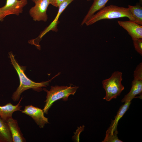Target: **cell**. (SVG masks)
I'll use <instances>...</instances> for the list:
<instances>
[{"label":"cell","mask_w":142,"mask_h":142,"mask_svg":"<svg viewBox=\"0 0 142 142\" xmlns=\"http://www.w3.org/2000/svg\"><path fill=\"white\" fill-rule=\"evenodd\" d=\"M66 0H49L50 4L56 7L60 5Z\"/></svg>","instance_id":"obj_19"},{"label":"cell","mask_w":142,"mask_h":142,"mask_svg":"<svg viewBox=\"0 0 142 142\" xmlns=\"http://www.w3.org/2000/svg\"><path fill=\"white\" fill-rule=\"evenodd\" d=\"M119 25L125 30L133 40L142 38V26L130 21H118Z\"/></svg>","instance_id":"obj_9"},{"label":"cell","mask_w":142,"mask_h":142,"mask_svg":"<svg viewBox=\"0 0 142 142\" xmlns=\"http://www.w3.org/2000/svg\"><path fill=\"white\" fill-rule=\"evenodd\" d=\"M122 73L119 71L113 73L111 77L102 82L103 87L105 89L106 95L103 99L110 101L113 99H116L119 95L124 89L121 81Z\"/></svg>","instance_id":"obj_4"},{"label":"cell","mask_w":142,"mask_h":142,"mask_svg":"<svg viewBox=\"0 0 142 142\" xmlns=\"http://www.w3.org/2000/svg\"><path fill=\"white\" fill-rule=\"evenodd\" d=\"M128 8L134 19V22L142 25V7L141 4L137 3L135 5H128Z\"/></svg>","instance_id":"obj_16"},{"label":"cell","mask_w":142,"mask_h":142,"mask_svg":"<svg viewBox=\"0 0 142 142\" xmlns=\"http://www.w3.org/2000/svg\"><path fill=\"white\" fill-rule=\"evenodd\" d=\"M29 10V13L35 21H47L48 16L47 11L50 4L49 0H38Z\"/></svg>","instance_id":"obj_6"},{"label":"cell","mask_w":142,"mask_h":142,"mask_svg":"<svg viewBox=\"0 0 142 142\" xmlns=\"http://www.w3.org/2000/svg\"><path fill=\"white\" fill-rule=\"evenodd\" d=\"M134 79L132 82L131 87L129 92L124 97L121 102L125 103L131 100L137 95L140 94L142 92V63L137 66L134 73Z\"/></svg>","instance_id":"obj_5"},{"label":"cell","mask_w":142,"mask_h":142,"mask_svg":"<svg viewBox=\"0 0 142 142\" xmlns=\"http://www.w3.org/2000/svg\"><path fill=\"white\" fill-rule=\"evenodd\" d=\"M23 99L22 97L18 103L14 105L11 103L7 104L2 106H0V117L4 120L6 121L9 118L12 117L13 113L16 111H20L22 106L20 105Z\"/></svg>","instance_id":"obj_11"},{"label":"cell","mask_w":142,"mask_h":142,"mask_svg":"<svg viewBox=\"0 0 142 142\" xmlns=\"http://www.w3.org/2000/svg\"><path fill=\"white\" fill-rule=\"evenodd\" d=\"M131 101H129L125 102L119 109L114 120H112L111 123L108 128L112 132L118 131L117 126L118 121L129 108Z\"/></svg>","instance_id":"obj_14"},{"label":"cell","mask_w":142,"mask_h":142,"mask_svg":"<svg viewBox=\"0 0 142 142\" xmlns=\"http://www.w3.org/2000/svg\"><path fill=\"white\" fill-rule=\"evenodd\" d=\"M91 0H87V1H91Z\"/></svg>","instance_id":"obj_23"},{"label":"cell","mask_w":142,"mask_h":142,"mask_svg":"<svg viewBox=\"0 0 142 142\" xmlns=\"http://www.w3.org/2000/svg\"><path fill=\"white\" fill-rule=\"evenodd\" d=\"M21 111L32 118L40 128H43L45 124L49 123L48 118L44 115L43 110L37 107L32 105H26Z\"/></svg>","instance_id":"obj_7"},{"label":"cell","mask_w":142,"mask_h":142,"mask_svg":"<svg viewBox=\"0 0 142 142\" xmlns=\"http://www.w3.org/2000/svg\"><path fill=\"white\" fill-rule=\"evenodd\" d=\"M78 86L72 87L65 86H51L49 90L45 88L43 89L47 93L45 104L43 109L44 113L47 114L53 103L56 101L62 99L64 101L68 100L70 95H74L79 88Z\"/></svg>","instance_id":"obj_3"},{"label":"cell","mask_w":142,"mask_h":142,"mask_svg":"<svg viewBox=\"0 0 142 142\" xmlns=\"http://www.w3.org/2000/svg\"><path fill=\"white\" fill-rule=\"evenodd\" d=\"M8 126L13 142H25L26 141L19 127L17 121L11 117L6 121Z\"/></svg>","instance_id":"obj_10"},{"label":"cell","mask_w":142,"mask_h":142,"mask_svg":"<svg viewBox=\"0 0 142 142\" xmlns=\"http://www.w3.org/2000/svg\"><path fill=\"white\" fill-rule=\"evenodd\" d=\"M139 3L141 4L142 3V0H139Z\"/></svg>","instance_id":"obj_22"},{"label":"cell","mask_w":142,"mask_h":142,"mask_svg":"<svg viewBox=\"0 0 142 142\" xmlns=\"http://www.w3.org/2000/svg\"><path fill=\"white\" fill-rule=\"evenodd\" d=\"M0 142H13L9 129L7 122L0 117Z\"/></svg>","instance_id":"obj_15"},{"label":"cell","mask_w":142,"mask_h":142,"mask_svg":"<svg viewBox=\"0 0 142 142\" xmlns=\"http://www.w3.org/2000/svg\"><path fill=\"white\" fill-rule=\"evenodd\" d=\"M38 0H32V1L34 3L36 2Z\"/></svg>","instance_id":"obj_21"},{"label":"cell","mask_w":142,"mask_h":142,"mask_svg":"<svg viewBox=\"0 0 142 142\" xmlns=\"http://www.w3.org/2000/svg\"><path fill=\"white\" fill-rule=\"evenodd\" d=\"M27 3V0H6L5 4L0 9L5 17L11 14L18 16Z\"/></svg>","instance_id":"obj_8"},{"label":"cell","mask_w":142,"mask_h":142,"mask_svg":"<svg viewBox=\"0 0 142 142\" xmlns=\"http://www.w3.org/2000/svg\"><path fill=\"white\" fill-rule=\"evenodd\" d=\"M109 0H93V2L88 13L83 19L81 25L85 24L87 21L96 12L99 11L105 6Z\"/></svg>","instance_id":"obj_13"},{"label":"cell","mask_w":142,"mask_h":142,"mask_svg":"<svg viewBox=\"0 0 142 142\" xmlns=\"http://www.w3.org/2000/svg\"><path fill=\"white\" fill-rule=\"evenodd\" d=\"M118 133H112L108 130L106 131L105 136L102 142H122L118 137Z\"/></svg>","instance_id":"obj_17"},{"label":"cell","mask_w":142,"mask_h":142,"mask_svg":"<svg viewBox=\"0 0 142 142\" xmlns=\"http://www.w3.org/2000/svg\"><path fill=\"white\" fill-rule=\"evenodd\" d=\"M135 50L141 55H142V38L133 40Z\"/></svg>","instance_id":"obj_18"},{"label":"cell","mask_w":142,"mask_h":142,"mask_svg":"<svg viewBox=\"0 0 142 142\" xmlns=\"http://www.w3.org/2000/svg\"><path fill=\"white\" fill-rule=\"evenodd\" d=\"M9 55L11 63L17 72L20 80L19 86L12 96V99L14 102L18 101L21 94L28 89H32L38 92L42 90V87L48 85L53 79L60 74V73H58L51 79L46 81L39 83L34 82L26 76L24 73L26 67L19 65L12 52H9Z\"/></svg>","instance_id":"obj_1"},{"label":"cell","mask_w":142,"mask_h":142,"mask_svg":"<svg viewBox=\"0 0 142 142\" xmlns=\"http://www.w3.org/2000/svg\"><path fill=\"white\" fill-rule=\"evenodd\" d=\"M127 17L134 22V19L128 8L111 5L104 7L91 17L85 24L89 26L103 19H110Z\"/></svg>","instance_id":"obj_2"},{"label":"cell","mask_w":142,"mask_h":142,"mask_svg":"<svg viewBox=\"0 0 142 142\" xmlns=\"http://www.w3.org/2000/svg\"><path fill=\"white\" fill-rule=\"evenodd\" d=\"M5 17L3 13L0 9V21H2L3 20L4 18Z\"/></svg>","instance_id":"obj_20"},{"label":"cell","mask_w":142,"mask_h":142,"mask_svg":"<svg viewBox=\"0 0 142 142\" xmlns=\"http://www.w3.org/2000/svg\"><path fill=\"white\" fill-rule=\"evenodd\" d=\"M74 0H66L60 5L58 7V10L55 18L40 34L41 37H43L46 33L50 31H52L55 32L58 31L57 25L59 22L58 19L60 16L68 6Z\"/></svg>","instance_id":"obj_12"}]
</instances>
